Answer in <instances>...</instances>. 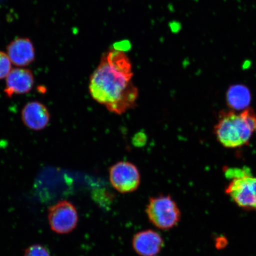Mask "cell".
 I'll use <instances>...</instances> for the list:
<instances>
[{"label":"cell","mask_w":256,"mask_h":256,"mask_svg":"<svg viewBox=\"0 0 256 256\" xmlns=\"http://www.w3.org/2000/svg\"><path fill=\"white\" fill-rule=\"evenodd\" d=\"M226 100L228 106L234 111L244 110L251 104L250 91L244 85L232 86L227 92Z\"/></svg>","instance_id":"cell-11"},{"label":"cell","mask_w":256,"mask_h":256,"mask_svg":"<svg viewBox=\"0 0 256 256\" xmlns=\"http://www.w3.org/2000/svg\"><path fill=\"white\" fill-rule=\"evenodd\" d=\"M48 220L54 232L66 234L74 231L78 226V214L71 202L63 200L50 208Z\"/></svg>","instance_id":"cell-6"},{"label":"cell","mask_w":256,"mask_h":256,"mask_svg":"<svg viewBox=\"0 0 256 256\" xmlns=\"http://www.w3.org/2000/svg\"><path fill=\"white\" fill-rule=\"evenodd\" d=\"M24 256H50V254L44 246L36 244L28 248L25 251Z\"/></svg>","instance_id":"cell-13"},{"label":"cell","mask_w":256,"mask_h":256,"mask_svg":"<svg viewBox=\"0 0 256 256\" xmlns=\"http://www.w3.org/2000/svg\"><path fill=\"white\" fill-rule=\"evenodd\" d=\"M12 70V62L8 55L0 51V80L7 78Z\"/></svg>","instance_id":"cell-12"},{"label":"cell","mask_w":256,"mask_h":256,"mask_svg":"<svg viewBox=\"0 0 256 256\" xmlns=\"http://www.w3.org/2000/svg\"><path fill=\"white\" fill-rule=\"evenodd\" d=\"M34 84V76L31 70L15 68L12 70L6 78L4 92L10 98L14 95L28 94L33 89Z\"/></svg>","instance_id":"cell-7"},{"label":"cell","mask_w":256,"mask_h":256,"mask_svg":"<svg viewBox=\"0 0 256 256\" xmlns=\"http://www.w3.org/2000/svg\"><path fill=\"white\" fill-rule=\"evenodd\" d=\"M226 193L242 209L256 211V178L250 172L232 178Z\"/></svg>","instance_id":"cell-4"},{"label":"cell","mask_w":256,"mask_h":256,"mask_svg":"<svg viewBox=\"0 0 256 256\" xmlns=\"http://www.w3.org/2000/svg\"><path fill=\"white\" fill-rule=\"evenodd\" d=\"M256 130V114L250 108L240 114L234 110L222 112L214 128L218 140L227 148L247 145Z\"/></svg>","instance_id":"cell-2"},{"label":"cell","mask_w":256,"mask_h":256,"mask_svg":"<svg viewBox=\"0 0 256 256\" xmlns=\"http://www.w3.org/2000/svg\"><path fill=\"white\" fill-rule=\"evenodd\" d=\"M134 250L140 256H156L164 248V242L161 235L153 230L137 233L133 238Z\"/></svg>","instance_id":"cell-9"},{"label":"cell","mask_w":256,"mask_h":256,"mask_svg":"<svg viewBox=\"0 0 256 256\" xmlns=\"http://www.w3.org/2000/svg\"><path fill=\"white\" fill-rule=\"evenodd\" d=\"M8 56L12 63L19 67L26 66L34 62L36 54L31 40L18 38L8 47Z\"/></svg>","instance_id":"cell-10"},{"label":"cell","mask_w":256,"mask_h":256,"mask_svg":"<svg viewBox=\"0 0 256 256\" xmlns=\"http://www.w3.org/2000/svg\"><path fill=\"white\" fill-rule=\"evenodd\" d=\"M22 120L28 129L40 131L49 124L50 114L46 105L38 101L31 102L22 110Z\"/></svg>","instance_id":"cell-8"},{"label":"cell","mask_w":256,"mask_h":256,"mask_svg":"<svg viewBox=\"0 0 256 256\" xmlns=\"http://www.w3.org/2000/svg\"><path fill=\"white\" fill-rule=\"evenodd\" d=\"M132 63L122 50L114 49L102 56L91 76L92 98L112 114H122L135 108L139 90L132 82Z\"/></svg>","instance_id":"cell-1"},{"label":"cell","mask_w":256,"mask_h":256,"mask_svg":"<svg viewBox=\"0 0 256 256\" xmlns=\"http://www.w3.org/2000/svg\"><path fill=\"white\" fill-rule=\"evenodd\" d=\"M110 183L120 194L136 191L140 184V174L135 164L128 162H118L110 169Z\"/></svg>","instance_id":"cell-5"},{"label":"cell","mask_w":256,"mask_h":256,"mask_svg":"<svg viewBox=\"0 0 256 256\" xmlns=\"http://www.w3.org/2000/svg\"><path fill=\"white\" fill-rule=\"evenodd\" d=\"M146 212L150 222L162 230L174 228L181 220L180 210L170 196L152 198L147 206Z\"/></svg>","instance_id":"cell-3"}]
</instances>
